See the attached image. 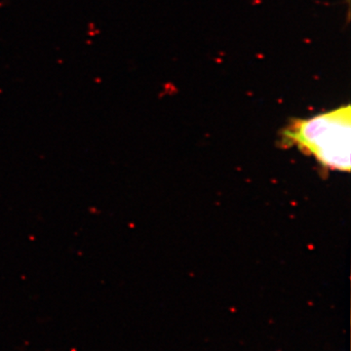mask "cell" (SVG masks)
I'll list each match as a JSON object with an SVG mask.
<instances>
[{"instance_id": "cell-1", "label": "cell", "mask_w": 351, "mask_h": 351, "mask_svg": "<svg viewBox=\"0 0 351 351\" xmlns=\"http://www.w3.org/2000/svg\"><path fill=\"white\" fill-rule=\"evenodd\" d=\"M283 142L297 147L329 169L350 172V105L306 119H294L283 130Z\"/></svg>"}]
</instances>
